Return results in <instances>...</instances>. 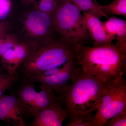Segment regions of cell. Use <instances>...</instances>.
<instances>
[{
    "instance_id": "6da1fadb",
    "label": "cell",
    "mask_w": 126,
    "mask_h": 126,
    "mask_svg": "<svg viewBox=\"0 0 126 126\" xmlns=\"http://www.w3.org/2000/svg\"><path fill=\"white\" fill-rule=\"evenodd\" d=\"M76 60L82 71L109 84L122 79L126 72V43L93 47L78 44Z\"/></svg>"
},
{
    "instance_id": "7a4b0ae2",
    "label": "cell",
    "mask_w": 126,
    "mask_h": 126,
    "mask_svg": "<svg viewBox=\"0 0 126 126\" xmlns=\"http://www.w3.org/2000/svg\"><path fill=\"white\" fill-rule=\"evenodd\" d=\"M30 44V53L18 71L20 79L27 78L76 59L78 44L59 36Z\"/></svg>"
},
{
    "instance_id": "3957f363",
    "label": "cell",
    "mask_w": 126,
    "mask_h": 126,
    "mask_svg": "<svg viewBox=\"0 0 126 126\" xmlns=\"http://www.w3.org/2000/svg\"><path fill=\"white\" fill-rule=\"evenodd\" d=\"M68 90L58 96L65 106L68 118L88 116L97 110L108 84L81 70Z\"/></svg>"
},
{
    "instance_id": "277c9868",
    "label": "cell",
    "mask_w": 126,
    "mask_h": 126,
    "mask_svg": "<svg viewBox=\"0 0 126 126\" xmlns=\"http://www.w3.org/2000/svg\"><path fill=\"white\" fill-rule=\"evenodd\" d=\"M53 24L58 36L81 45L90 39L84 16L71 2L60 1L52 14Z\"/></svg>"
},
{
    "instance_id": "5b68a950",
    "label": "cell",
    "mask_w": 126,
    "mask_h": 126,
    "mask_svg": "<svg viewBox=\"0 0 126 126\" xmlns=\"http://www.w3.org/2000/svg\"><path fill=\"white\" fill-rule=\"evenodd\" d=\"M20 79L16 95L24 117H33L41 110L60 101L53 89L47 85L41 84L40 91L38 92L29 79Z\"/></svg>"
},
{
    "instance_id": "8992f818",
    "label": "cell",
    "mask_w": 126,
    "mask_h": 126,
    "mask_svg": "<svg viewBox=\"0 0 126 126\" xmlns=\"http://www.w3.org/2000/svg\"><path fill=\"white\" fill-rule=\"evenodd\" d=\"M126 108V81L123 78L108 84L94 116L93 126H103L109 119Z\"/></svg>"
},
{
    "instance_id": "52a82bcc",
    "label": "cell",
    "mask_w": 126,
    "mask_h": 126,
    "mask_svg": "<svg viewBox=\"0 0 126 126\" xmlns=\"http://www.w3.org/2000/svg\"><path fill=\"white\" fill-rule=\"evenodd\" d=\"M22 33L27 43L32 44L59 36L55 30L52 15L37 9L28 12L21 21Z\"/></svg>"
},
{
    "instance_id": "ba28073f",
    "label": "cell",
    "mask_w": 126,
    "mask_h": 126,
    "mask_svg": "<svg viewBox=\"0 0 126 126\" xmlns=\"http://www.w3.org/2000/svg\"><path fill=\"white\" fill-rule=\"evenodd\" d=\"M81 71V67L75 59L65 63L60 72L56 74L46 77L35 75L27 78L34 83L47 85L60 96L68 90L69 86V83L74 79Z\"/></svg>"
},
{
    "instance_id": "9c48e42d",
    "label": "cell",
    "mask_w": 126,
    "mask_h": 126,
    "mask_svg": "<svg viewBox=\"0 0 126 126\" xmlns=\"http://www.w3.org/2000/svg\"><path fill=\"white\" fill-rule=\"evenodd\" d=\"M15 94L3 95L0 98V120L12 126H27Z\"/></svg>"
},
{
    "instance_id": "30bf717a",
    "label": "cell",
    "mask_w": 126,
    "mask_h": 126,
    "mask_svg": "<svg viewBox=\"0 0 126 126\" xmlns=\"http://www.w3.org/2000/svg\"><path fill=\"white\" fill-rule=\"evenodd\" d=\"M63 103L60 100L54 104L41 110L33 117L34 120L30 126H61L68 118Z\"/></svg>"
},
{
    "instance_id": "8fae6325",
    "label": "cell",
    "mask_w": 126,
    "mask_h": 126,
    "mask_svg": "<svg viewBox=\"0 0 126 126\" xmlns=\"http://www.w3.org/2000/svg\"><path fill=\"white\" fill-rule=\"evenodd\" d=\"M31 46L25 41L19 42L1 56L2 64L7 73L18 72L19 68L27 59L31 51Z\"/></svg>"
},
{
    "instance_id": "7c38bea8",
    "label": "cell",
    "mask_w": 126,
    "mask_h": 126,
    "mask_svg": "<svg viewBox=\"0 0 126 126\" xmlns=\"http://www.w3.org/2000/svg\"><path fill=\"white\" fill-rule=\"evenodd\" d=\"M83 13L90 39L93 41V46L97 47L112 44L113 41L116 40L107 33L103 22L99 18L87 12Z\"/></svg>"
},
{
    "instance_id": "4fadbf2b",
    "label": "cell",
    "mask_w": 126,
    "mask_h": 126,
    "mask_svg": "<svg viewBox=\"0 0 126 126\" xmlns=\"http://www.w3.org/2000/svg\"><path fill=\"white\" fill-rule=\"evenodd\" d=\"M106 32L117 41L126 43V21L115 17L108 18L103 22Z\"/></svg>"
},
{
    "instance_id": "5bb4252c",
    "label": "cell",
    "mask_w": 126,
    "mask_h": 126,
    "mask_svg": "<svg viewBox=\"0 0 126 126\" xmlns=\"http://www.w3.org/2000/svg\"><path fill=\"white\" fill-rule=\"evenodd\" d=\"M60 1H67L72 3L81 11L91 14L97 18L108 17L104 13L101 5L97 1L93 0H59Z\"/></svg>"
},
{
    "instance_id": "9a60e30c",
    "label": "cell",
    "mask_w": 126,
    "mask_h": 126,
    "mask_svg": "<svg viewBox=\"0 0 126 126\" xmlns=\"http://www.w3.org/2000/svg\"><path fill=\"white\" fill-rule=\"evenodd\" d=\"M104 13L109 16H122L126 17V0H114L110 4L101 5Z\"/></svg>"
},
{
    "instance_id": "2e32d148",
    "label": "cell",
    "mask_w": 126,
    "mask_h": 126,
    "mask_svg": "<svg viewBox=\"0 0 126 126\" xmlns=\"http://www.w3.org/2000/svg\"><path fill=\"white\" fill-rule=\"evenodd\" d=\"M20 80L18 72L13 74H1L0 75V98L4 95L6 90L12 87L15 83Z\"/></svg>"
},
{
    "instance_id": "e0dca14e",
    "label": "cell",
    "mask_w": 126,
    "mask_h": 126,
    "mask_svg": "<svg viewBox=\"0 0 126 126\" xmlns=\"http://www.w3.org/2000/svg\"><path fill=\"white\" fill-rule=\"evenodd\" d=\"M94 116L92 114L88 116H76L69 118L65 126H93Z\"/></svg>"
},
{
    "instance_id": "ac0fdd59",
    "label": "cell",
    "mask_w": 126,
    "mask_h": 126,
    "mask_svg": "<svg viewBox=\"0 0 126 126\" xmlns=\"http://www.w3.org/2000/svg\"><path fill=\"white\" fill-rule=\"evenodd\" d=\"M59 0H40L37 9L47 14L52 15L58 5Z\"/></svg>"
},
{
    "instance_id": "d6986e66",
    "label": "cell",
    "mask_w": 126,
    "mask_h": 126,
    "mask_svg": "<svg viewBox=\"0 0 126 126\" xmlns=\"http://www.w3.org/2000/svg\"><path fill=\"white\" fill-rule=\"evenodd\" d=\"M103 126H126V108L109 119L104 124Z\"/></svg>"
},
{
    "instance_id": "ffe728a7",
    "label": "cell",
    "mask_w": 126,
    "mask_h": 126,
    "mask_svg": "<svg viewBox=\"0 0 126 126\" xmlns=\"http://www.w3.org/2000/svg\"><path fill=\"white\" fill-rule=\"evenodd\" d=\"M19 42L18 38L16 35L8 34L5 36L0 49V56H2L10 49L13 48Z\"/></svg>"
},
{
    "instance_id": "44dd1931",
    "label": "cell",
    "mask_w": 126,
    "mask_h": 126,
    "mask_svg": "<svg viewBox=\"0 0 126 126\" xmlns=\"http://www.w3.org/2000/svg\"><path fill=\"white\" fill-rule=\"evenodd\" d=\"M11 6V0H0V20L5 19L10 13Z\"/></svg>"
},
{
    "instance_id": "7402d4cb",
    "label": "cell",
    "mask_w": 126,
    "mask_h": 126,
    "mask_svg": "<svg viewBox=\"0 0 126 126\" xmlns=\"http://www.w3.org/2000/svg\"><path fill=\"white\" fill-rule=\"evenodd\" d=\"M10 25L6 19L0 20V39L2 38L9 34Z\"/></svg>"
},
{
    "instance_id": "603a6c76",
    "label": "cell",
    "mask_w": 126,
    "mask_h": 126,
    "mask_svg": "<svg viewBox=\"0 0 126 126\" xmlns=\"http://www.w3.org/2000/svg\"><path fill=\"white\" fill-rule=\"evenodd\" d=\"M63 67V65L62 67L59 66V67H55L49 69L45 70L40 73L36 75L42 77H48V76L53 75L56 74L58 73L59 72H60V70L62 69Z\"/></svg>"
},
{
    "instance_id": "cb8c5ba5",
    "label": "cell",
    "mask_w": 126,
    "mask_h": 126,
    "mask_svg": "<svg viewBox=\"0 0 126 126\" xmlns=\"http://www.w3.org/2000/svg\"><path fill=\"white\" fill-rule=\"evenodd\" d=\"M1 74H2V73H1V71L0 68V75Z\"/></svg>"
},
{
    "instance_id": "d4e9b609",
    "label": "cell",
    "mask_w": 126,
    "mask_h": 126,
    "mask_svg": "<svg viewBox=\"0 0 126 126\" xmlns=\"http://www.w3.org/2000/svg\"><path fill=\"white\" fill-rule=\"evenodd\" d=\"M34 0H29V1H34Z\"/></svg>"
}]
</instances>
